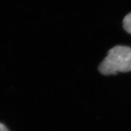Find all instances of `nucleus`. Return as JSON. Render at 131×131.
<instances>
[{
  "label": "nucleus",
  "instance_id": "obj_1",
  "mask_svg": "<svg viewBox=\"0 0 131 131\" xmlns=\"http://www.w3.org/2000/svg\"><path fill=\"white\" fill-rule=\"evenodd\" d=\"M98 69L104 75L131 71V48L116 46L111 48L99 65Z\"/></svg>",
  "mask_w": 131,
  "mask_h": 131
},
{
  "label": "nucleus",
  "instance_id": "obj_2",
  "mask_svg": "<svg viewBox=\"0 0 131 131\" xmlns=\"http://www.w3.org/2000/svg\"><path fill=\"white\" fill-rule=\"evenodd\" d=\"M123 27L128 34H131V13L124 17L123 19Z\"/></svg>",
  "mask_w": 131,
  "mask_h": 131
},
{
  "label": "nucleus",
  "instance_id": "obj_3",
  "mask_svg": "<svg viewBox=\"0 0 131 131\" xmlns=\"http://www.w3.org/2000/svg\"><path fill=\"white\" fill-rule=\"evenodd\" d=\"M0 131H9V130L4 124L0 123Z\"/></svg>",
  "mask_w": 131,
  "mask_h": 131
}]
</instances>
